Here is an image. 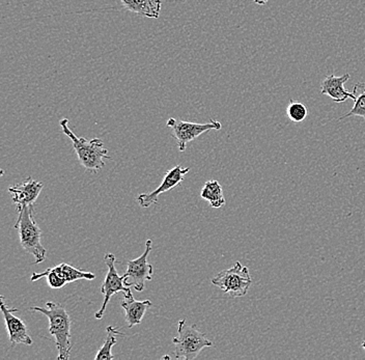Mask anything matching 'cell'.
<instances>
[{
    "instance_id": "1",
    "label": "cell",
    "mask_w": 365,
    "mask_h": 360,
    "mask_svg": "<svg viewBox=\"0 0 365 360\" xmlns=\"http://www.w3.org/2000/svg\"><path fill=\"white\" fill-rule=\"evenodd\" d=\"M31 312H38L45 314L49 321V332L56 339V345L58 355L57 359L68 360L72 351V336H71V318L67 309L59 304L48 302L46 307H33Z\"/></svg>"
},
{
    "instance_id": "2",
    "label": "cell",
    "mask_w": 365,
    "mask_h": 360,
    "mask_svg": "<svg viewBox=\"0 0 365 360\" xmlns=\"http://www.w3.org/2000/svg\"><path fill=\"white\" fill-rule=\"evenodd\" d=\"M68 124L70 122L68 118H63L59 123L63 134L72 141L73 148L76 152L82 168H86L88 172H98L102 170L105 166V160L111 159L108 151L105 149L103 141L99 138L88 140L84 138H79L72 131Z\"/></svg>"
},
{
    "instance_id": "3",
    "label": "cell",
    "mask_w": 365,
    "mask_h": 360,
    "mask_svg": "<svg viewBox=\"0 0 365 360\" xmlns=\"http://www.w3.org/2000/svg\"><path fill=\"white\" fill-rule=\"evenodd\" d=\"M18 220L15 229L19 232L20 243L27 254H33L34 264H41L47 257V250L41 242L42 231L34 217V205L17 209Z\"/></svg>"
},
{
    "instance_id": "4",
    "label": "cell",
    "mask_w": 365,
    "mask_h": 360,
    "mask_svg": "<svg viewBox=\"0 0 365 360\" xmlns=\"http://www.w3.org/2000/svg\"><path fill=\"white\" fill-rule=\"evenodd\" d=\"M173 343L175 347V359L185 360L196 359L205 348L213 346L196 325H187L186 319L180 321L178 336L173 337Z\"/></svg>"
},
{
    "instance_id": "5",
    "label": "cell",
    "mask_w": 365,
    "mask_h": 360,
    "mask_svg": "<svg viewBox=\"0 0 365 360\" xmlns=\"http://www.w3.org/2000/svg\"><path fill=\"white\" fill-rule=\"evenodd\" d=\"M212 284L232 297H244L252 284V279L250 269L237 262L232 268L218 273L212 279Z\"/></svg>"
},
{
    "instance_id": "6",
    "label": "cell",
    "mask_w": 365,
    "mask_h": 360,
    "mask_svg": "<svg viewBox=\"0 0 365 360\" xmlns=\"http://www.w3.org/2000/svg\"><path fill=\"white\" fill-rule=\"evenodd\" d=\"M166 125L173 132V138L177 140L178 148L181 153L186 151L187 145L190 141L202 135L205 132L222 128L221 123L215 120H211L205 124H198V123L185 122V120L170 118Z\"/></svg>"
},
{
    "instance_id": "7",
    "label": "cell",
    "mask_w": 365,
    "mask_h": 360,
    "mask_svg": "<svg viewBox=\"0 0 365 360\" xmlns=\"http://www.w3.org/2000/svg\"><path fill=\"white\" fill-rule=\"evenodd\" d=\"M153 242L150 239L145 242V252L137 259H131L127 263V271L124 274L125 284L133 287L137 292L145 290V282L153 279V266L148 263V254L152 252Z\"/></svg>"
},
{
    "instance_id": "8",
    "label": "cell",
    "mask_w": 365,
    "mask_h": 360,
    "mask_svg": "<svg viewBox=\"0 0 365 360\" xmlns=\"http://www.w3.org/2000/svg\"><path fill=\"white\" fill-rule=\"evenodd\" d=\"M104 262L108 268L106 277H105L104 282L101 287V293L104 295V302H103L101 309L96 313L95 317L97 320H101L104 316L105 311H106L107 304L109 300L113 297L114 294L118 292H124L125 294L131 293L130 287L125 284V277H120L118 271L115 269V256L113 254H106L104 257Z\"/></svg>"
},
{
    "instance_id": "9",
    "label": "cell",
    "mask_w": 365,
    "mask_h": 360,
    "mask_svg": "<svg viewBox=\"0 0 365 360\" xmlns=\"http://www.w3.org/2000/svg\"><path fill=\"white\" fill-rule=\"evenodd\" d=\"M190 172V168H182L181 165L175 166L171 168L168 174L164 175L163 181L160 184L158 188L155 189L152 192L141 193L137 197L139 206L141 208H150L153 205H156L158 197L162 193L168 192L171 189L175 188L180 183L184 181V177Z\"/></svg>"
},
{
    "instance_id": "10",
    "label": "cell",
    "mask_w": 365,
    "mask_h": 360,
    "mask_svg": "<svg viewBox=\"0 0 365 360\" xmlns=\"http://www.w3.org/2000/svg\"><path fill=\"white\" fill-rule=\"evenodd\" d=\"M1 312L4 314V322H6V330H8L9 339L11 345H22L31 346L33 345V339L29 336V330H27L26 325L21 319L16 317V312H18L17 309H9L4 303V297L1 296Z\"/></svg>"
},
{
    "instance_id": "11",
    "label": "cell",
    "mask_w": 365,
    "mask_h": 360,
    "mask_svg": "<svg viewBox=\"0 0 365 360\" xmlns=\"http://www.w3.org/2000/svg\"><path fill=\"white\" fill-rule=\"evenodd\" d=\"M42 189L43 183L29 177L22 183L11 185L9 191L11 192L14 204H16L17 209H20L22 207L34 205Z\"/></svg>"
},
{
    "instance_id": "12",
    "label": "cell",
    "mask_w": 365,
    "mask_h": 360,
    "mask_svg": "<svg viewBox=\"0 0 365 360\" xmlns=\"http://www.w3.org/2000/svg\"><path fill=\"white\" fill-rule=\"evenodd\" d=\"M351 78L349 73L342 75V76H335L331 74L329 76L325 77L321 84V92L323 95L328 96L333 101L336 103H344L348 99L356 100L355 93L349 92L344 88V83Z\"/></svg>"
},
{
    "instance_id": "13",
    "label": "cell",
    "mask_w": 365,
    "mask_h": 360,
    "mask_svg": "<svg viewBox=\"0 0 365 360\" xmlns=\"http://www.w3.org/2000/svg\"><path fill=\"white\" fill-rule=\"evenodd\" d=\"M120 305L125 311V322H127L128 327L132 328L143 322V317L153 304L150 300L138 302L130 293L124 294V298H123Z\"/></svg>"
},
{
    "instance_id": "14",
    "label": "cell",
    "mask_w": 365,
    "mask_h": 360,
    "mask_svg": "<svg viewBox=\"0 0 365 360\" xmlns=\"http://www.w3.org/2000/svg\"><path fill=\"white\" fill-rule=\"evenodd\" d=\"M120 2L129 12L150 19H158L161 14V0H120Z\"/></svg>"
},
{
    "instance_id": "15",
    "label": "cell",
    "mask_w": 365,
    "mask_h": 360,
    "mask_svg": "<svg viewBox=\"0 0 365 360\" xmlns=\"http://www.w3.org/2000/svg\"><path fill=\"white\" fill-rule=\"evenodd\" d=\"M200 197L209 202L212 208L219 209L225 205V197L220 183L216 180H211L205 184Z\"/></svg>"
},
{
    "instance_id": "16",
    "label": "cell",
    "mask_w": 365,
    "mask_h": 360,
    "mask_svg": "<svg viewBox=\"0 0 365 360\" xmlns=\"http://www.w3.org/2000/svg\"><path fill=\"white\" fill-rule=\"evenodd\" d=\"M124 336L125 334L122 331L118 329V328L113 327V325L107 326L106 328V339H105L104 344H103L102 348L98 351L97 355H96V360L114 359V356L111 354V349L116 344V336Z\"/></svg>"
},
{
    "instance_id": "17",
    "label": "cell",
    "mask_w": 365,
    "mask_h": 360,
    "mask_svg": "<svg viewBox=\"0 0 365 360\" xmlns=\"http://www.w3.org/2000/svg\"><path fill=\"white\" fill-rule=\"evenodd\" d=\"M353 92L355 93L356 100L354 101L352 109L346 115L339 118V120L351 116H360L365 120V83L355 84Z\"/></svg>"
},
{
    "instance_id": "18",
    "label": "cell",
    "mask_w": 365,
    "mask_h": 360,
    "mask_svg": "<svg viewBox=\"0 0 365 360\" xmlns=\"http://www.w3.org/2000/svg\"><path fill=\"white\" fill-rule=\"evenodd\" d=\"M43 277L47 279L48 284L52 289H61L66 286V284H68L67 280L61 274L58 266L47 269V270L42 273H34L31 280V282H36V280L43 279Z\"/></svg>"
},
{
    "instance_id": "19",
    "label": "cell",
    "mask_w": 365,
    "mask_h": 360,
    "mask_svg": "<svg viewBox=\"0 0 365 360\" xmlns=\"http://www.w3.org/2000/svg\"><path fill=\"white\" fill-rule=\"evenodd\" d=\"M58 268L63 277L67 280L68 284L80 279L93 280L96 279V275L93 273L84 272V271L80 270L78 268L72 267V266L68 265L66 263L58 265Z\"/></svg>"
},
{
    "instance_id": "20",
    "label": "cell",
    "mask_w": 365,
    "mask_h": 360,
    "mask_svg": "<svg viewBox=\"0 0 365 360\" xmlns=\"http://www.w3.org/2000/svg\"><path fill=\"white\" fill-rule=\"evenodd\" d=\"M287 115L292 122H303L308 115L307 107L302 102L289 100V104L287 108Z\"/></svg>"
},
{
    "instance_id": "21",
    "label": "cell",
    "mask_w": 365,
    "mask_h": 360,
    "mask_svg": "<svg viewBox=\"0 0 365 360\" xmlns=\"http://www.w3.org/2000/svg\"><path fill=\"white\" fill-rule=\"evenodd\" d=\"M270 0H253L255 4H259V6H264V4H268Z\"/></svg>"
},
{
    "instance_id": "22",
    "label": "cell",
    "mask_w": 365,
    "mask_h": 360,
    "mask_svg": "<svg viewBox=\"0 0 365 360\" xmlns=\"http://www.w3.org/2000/svg\"><path fill=\"white\" fill-rule=\"evenodd\" d=\"M362 348H364L365 350V341H362Z\"/></svg>"
}]
</instances>
